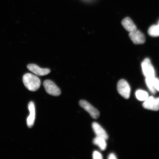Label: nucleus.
<instances>
[{
    "instance_id": "f257e3e1",
    "label": "nucleus",
    "mask_w": 159,
    "mask_h": 159,
    "mask_svg": "<svg viewBox=\"0 0 159 159\" xmlns=\"http://www.w3.org/2000/svg\"><path fill=\"white\" fill-rule=\"evenodd\" d=\"M23 81L26 88L31 91H35L39 89L41 84L40 80L31 73H26L23 75Z\"/></svg>"
},
{
    "instance_id": "f03ea898",
    "label": "nucleus",
    "mask_w": 159,
    "mask_h": 159,
    "mask_svg": "<svg viewBox=\"0 0 159 159\" xmlns=\"http://www.w3.org/2000/svg\"><path fill=\"white\" fill-rule=\"evenodd\" d=\"M117 89L119 94L124 98L128 99L130 94V87L128 83L125 80H119L117 85Z\"/></svg>"
},
{
    "instance_id": "7ed1b4c3",
    "label": "nucleus",
    "mask_w": 159,
    "mask_h": 159,
    "mask_svg": "<svg viewBox=\"0 0 159 159\" xmlns=\"http://www.w3.org/2000/svg\"><path fill=\"white\" fill-rule=\"evenodd\" d=\"M46 91L49 95L58 96L61 94V91L59 87L52 81L47 80L43 83Z\"/></svg>"
},
{
    "instance_id": "20e7f679",
    "label": "nucleus",
    "mask_w": 159,
    "mask_h": 159,
    "mask_svg": "<svg viewBox=\"0 0 159 159\" xmlns=\"http://www.w3.org/2000/svg\"><path fill=\"white\" fill-rule=\"evenodd\" d=\"M142 67L143 73L146 78H152L155 77L154 69L150 59L148 58L144 59L142 63Z\"/></svg>"
},
{
    "instance_id": "39448f33",
    "label": "nucleus",
    "mask_w": 159,
    "mask_h": 159,
    "mask_svg": "<svg viewBox=\"0 0 159 159\" xmlns=\"http://www.w3.org/2000/svg\"><path fill=\"white\" fill-rule=\"evenodd\" d=\"M79 104L81 107L89 113L93 118L97 119L99 118L100 115L99 111L87 101L80 100L79 102Z\"/></svg>"
},
{
    "instance_id": "423d86ee",
    "label": "nucleus",
    "mask_w": 159,
    "mask_h": 159,
    "mask_svg": "<svg viewBox=\"0 0 159 159\" xmlns=\"http://www.w3.org/2000/svg\"><path fill=\"white\" fill-rule=\"evenodd\" d=\"M143 106L145 109L149 110L158 111L159 110V103L157 98L151 96L144 101Z\"/></svg>"
},
{
    "instance_id": "0eeeda50",
    "label": "nucleus",
    "mask_w": 159,
    "mask_h": 159,
    "mask_svg": "<svg viewBox=\"0 0 159 159\" xmlns=\"http://www.w3.org/2000/svg\"><path fill=\"white\" fill-rule=\"evenodd\" d=\"M27 69L35 75L39 76H44L49 74L50 70L48 68H41L34 64H30L27 65Z\"/></svg>"
},
{
    "instance_id": "6e6552de",
    "label": "nucleus",
    "mask_w": 159,
    "mask_h": 159,
    "mask_svg": "<svg viewBox=\"0 0 159 159\" xmlns=\"http://www.w3.org/2000/svg\"><path fill=\"white\" fill-rule=\"evenodd\" d=\"M129 37L135 44H142L144 43L145 38L144 35L141 31L138 30L129 34Z\"/></svg>"
},
{
    "instance_id": "1a4fd4ad",
    "label": "nucleus",
    "mask_w": 159,
    "mask_h": 159,
    "mask_svg": "<svg viewBox=\"0 0 159 159\" xmlns=\"http://www.w3.org/2000/svg\"><path fill=\"white\" fill-rule=\"evenodd\" d=\"M28 109L30 115L27 119V124L29 128H31L34 124L35 117V110L34 103L32 101L30 102L28 105Z\"/></svg>"
},
{
    "instance_id": "9d476101",
    "label": "nucleus",
    "mask_w": 159,
    "mask_h": 159,
    "mask_svg": "<svg viewBox=\"0 0 159 159\" xmlns=\"http://www.w3.org/2000/svg\"><path fill=\"white\" fill-rule=\"evenodd\" d=\"M92 128L97 136L101 137L107 140L108 138V135L101 125L97 122H93L92 124Z\"/></svg>"
},
{
    "instance_id": "9b49d317",
    "label": "nucleus",
    "mask_w": 159,
    "mask_h": 159,
    "mask_svg": "<svg viewBox=\"0 0 159 159\" xmlns=\"http://www.w3.org/2000/svg\"><path fill=\"white\" fill-rule=\"evenodd\" d=\"M122 24L123 27L129 32H132L137 30L136 25L130 18H125L123 20Z\"/></svg>"
},
{
    "instance_id": "f8f14e48",
    "label": "nucleus",
    "mask_w": 159,
    "mask_h": 159,
    "mask_svg": "<svg viewBox=\"0 0 159 159\" xmlns=\"http://www.w3.org/2000/svg\"><path fill=\"white\" fill-rule=\"evenodd\" d=\"M106 140L101 137L97 136L93 141V143L98 146L101 150L104 151L107 148Z\"/></svg>"
},
{
    "instance_id": "ddd939ff",
    "label": "nucleus",
    "mask_w": 159,
    "mask_h": 159,
    "mask_svg": "<svg viewBox=\"0 0 159 159\" xmlns=\"http://www.w3.org/2000/svg\"><path fill=\"white\" fill-rule=\"evenodd\" d=\"M136 96L137 99L140 101H145L148 97V93L146 91L138 90L136 91Z\"/></svg>"
},
{
    "instance_id": "4468645a",
    "label": "nucleus",
    "mask_w": 159,
    "mask_h": 159,
    "mask_svg": "<svg viewBox=\"0 0 159 159\" xmlns=\"http://www.w3.org/2000/svg\"><path fill=\"white\" fill-rule=\"evenodd\" d=\"M148 33L152 36H159V21L157 25H153L149 28Z\"/></svg>"
},
{
    "instance_id": "2eb2a0df",
    "label": "nucleus",
    "mask_w": 159,
    "mask_h": 159,
    "mask_svg": "<svg viewBox=\"0 0 159 159\" xmlns=\"http://www.w3.org/2000/svg\"><path fill=\"white\" fill-rule=\"evenodd\" d=\"M154 77H152V78H148V77L147 78L146 77V82L149 90L151 93L154 94L156 93V90L155 89L153 84L152 79Z\"/></svg>"
},
{
    "instance_id": "dca6fc26",
    "label": "nucleus",
    "mask_w": 159,
    "mask_h": 159,
    "mask_svg": "<svg viewBox=\"0 0 159 159\" xmlns=\"http://www.w3.org/2000/svg\"><path fill=\"white\" fill-rule=\"evenodd\" d=\"M152 82L155 89L159 91V79L155 77L152 79Z\"/></svg>"
},
{
    "instance_id": "f3484780",
    "label": "nucleus",
    "mask_w": 159,
    "mask_h": 159,
    "mask_svg": "<svg viewBox=\"0 0 159 159\" xmlns=\"http://www.w3.org/2000/svg\"><path fill=\"white\" fill-rule=\"evenodd\" d=\"M93 157L94 159H102L103 157L102 154L98 151H94L93 153Z\"/></svg>"
},
{
    "instance_id": "a211bd4d",
    "label": "nucleus",
    "mask_w": 159,
    "mask_h": 159,
    "mask_svg": "<svg viewBox=\"0 0 159 159\" xmlns=\"http://www.w3.org/2000/svg\"><path fill=\"white\" fill-rule=\"evenodd\" d=\"M108 159H117L116 156L114 153H111L109 154Z\"/></svg>"
},
{
    "instance_id": "6ab92c4d",
    "label": "nucleus",
    "mask_w": 159,
    "mask_h": 159,
    "mask_svg": "<svg viewBox=\"0 0 159 159\" xmlns=\"http://www.w3.org/2000/svg\"><path fill=\"white\" fill-rule=\"evenodd\" d=\"M157 100L158 101V102L159 103V98H157Z\"/></svg>"
}]
</instances>
